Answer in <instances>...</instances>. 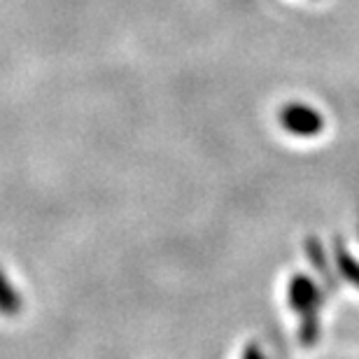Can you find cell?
Masks as SVG:
<instances>
[{
  "label": "cell",
  "mask_w": 359,
  "mask_h": 359,
  "mask_svg": "<svg viewBox=\"0 0 359 359\" xmlns=\"http://www.w3.org/2000/svg\"><path fill=\"white\" fill-rule=\"evenodd\" d=\"M290 306L299 315V339L304 346H315L320 336L322 292L311 278L299 273L290 280Z\"/></svg>",
  "instance_id": "6da1fadb"
},
{
  "label": "cell",
  "mask_w": 359,
  "mask_h": 359,
  "mask_svg": "<svg viewBox=\"0 0 359 359\" xmlns=\"http://www.w3.org/2000/svg\"><path fill=\"white\" fill-rule=\"evenodd\" d=\"M278 121L285 131H290L294 135H301V138L318 135L322 128H325V119H322V114L318 110H313L311 105H304V103L285 105L283 110L278 112Z\"/></svg>",
  "instance_id": "7a4b0ae2"
},
{
  "label": "cell",
  "mask_w": 359,
  "mask_h": 359,
  "mask_svg": "<svg viewBox=\"0 0 359 359\" xmlns=\"http://www.w3.org/2000/svg\"><path fill=\"white\" fill-rule=\"evenodd\" d=\"M336 264H339L341 276L359 290V262L348 252L343 243H336Z\"/></svg>",
  "instance_id": "3957f363"
},
{
  "label": "cell",
  "mask_w": 359,
  "mask_h": 359,
  "mask_svg": "<svg viewBox=\"0 0 359 359\" xmlns=\"http://www.w3.org/2000/svg\"><path fill=\"white\" fill-rule=\"evenodd\" d=\"M0 311L3 313H17L19 311V297L7 283V278L0 276Z\"/></svg>",
  "instance_id": "277c9868"
},
{
  "label": "cell",
  "mask_w": 359,
  "mask_h": 359,
  "mask_svg": "<svg viewBox=\"0 0 359 359\" xmlns=\"http://www.w3.org/2000/svg\"><path fill=\"white\" fill-rule=\"evenodd\" d=\"M241 359H266L262 353V348L257 346V343H250V346H245V350H243Z\"/></svg>",
  "instance_id": "5b68a950"
}]
</instances>
